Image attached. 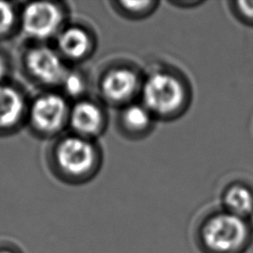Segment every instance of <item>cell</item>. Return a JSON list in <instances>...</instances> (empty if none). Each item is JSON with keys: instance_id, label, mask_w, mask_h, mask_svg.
Here are the masks:
<instances>
[{"instance_id": "6da1fadb", "label": "cell", "mask_w": 253, "mask_h": 253, "mask_svg": "<svg viewBox=\"0 0 253 253\" xmlns=\"http://www.w3.org/2000/svg\"><path fill=\"white\" fill-rule=\"evenodd\" d=\"M141 103L155 119L172 120L181 116L190 102V89L176 72L157 70L143 81Z\"/></svg>"}, {"instance_id": "7a4b0ae2", "label": "cell", "mask_w": 253, "mask_h": 253, "mask_svg": "<svg viewBox=\"0 0 253 253\" xmlns=\"http://www.w3.org/2000/svg\"><path fill=\"white\" fill-rule=\"evenodd\" d=\"M101 158L95 139L74 133L60 138L53 149V161L58 172L74 183L92 179L100 168Z\"/></svg>"}, {"instance_id": "3957f363", "label": "cell", "mask_w": 253, "mask_h": 253, "mask_svg": "<svg viewBox=\"0 0 253 253\" xmlns=\"http://www.w3.org/2000/svg\"><path fill=\"white\" fill-rule=\"evenodd\" d=\"M247 218L224 210L209 215L199 229V240L206 253H240L248 244Z\"/></svg>"}, {"instance_id": "277c9868", "label": "cell", "mask_w": 253, "mask_h": 253, "mask_svg": "<svg viewBox=\"0 0 253 253\" xmlns=\"http://www.w3.org/2000/svg\"><path fill=\"white\" fill-rule=\"evenodd\" d=\"M65 13L58 4L48 1L31 2L21 15V27L30 38L43 41L57 36L63 29Z\"/></svg>"}, {"instance_id": "5b68a950", "label": "cell", "mask_w": 253, "mask_h": 253, "mask_svg": "<svg viewBox=\"0 0 253 253\" xmlns=\"http://www.w3.org/2000/svg\"><path fill=\"white\" fill-rule=\"evenodd\" d=\"M70 107L65 98L48 92L37 97L32 103L29 118L32 126L42 134L53 135L68 125Z\"/></svg>"}, {"instance_id": "8992f818", "label": "cell", "mask_w": 253, "mask_h": 253, "mask_svg": "<svg viewBox=\"0 0 253 253\" xmlns=\"http://www.w3.org/2000/svg\"><path fill=\"white\" fill-rule=\"evenodd\" d=\"M142 80L136 70L127 65H116L102 75L99 90L103 99L114 106L124 107L140 94Z\"/></svg>"}, {"instance_id": "52a82bcc", "label": "cell", "mask_w": 253, "mask_h": 253, "mask_svg": "<svg viewBox=\"0 0 253 253\" xmlns=\"http://www.w3.org/2000/svg\"><path fill=\"white\" fill-rule=\"evenodd\" d=\"M25 66L34 79L46 86H60L68 71L58 51L44 45L34 46L27 51Z\"/></svg>"}, {"instance_id": "ba28073f", "label": "cell", "mask_w": 253, "mask_h": 253, "mask_svg": "<svg viewBox=\"0 0 253 253\" xmlns=\"http://www.w3.org/2000/svg\"><path fill=\"white\" fill-rule=\"evenodd\" d=\"M68 126L74 134L95 139L107 126V115L98 102L82 98L70 107Z\"/></svg>"}, {"instance_id": "9c48e42d", "label": "cell", "mask_w": 253, "mask_h": 253, "mask_svg": "<svg viewBox=\"0 0 253 253\" xmlns=\"http://www.w3.org/2000/svg\"><path fill=\"white\" fill-rule=\"evenodd\" d=\"M56 46L64 60L79 62L92 55L95 39L88 29L80 25H70L63 27L56 36Z\"/></svg>"}, {"instance_id": "30bf717a", "label": "cell", "mask_w": 253, "mask_h": 253, "mask_svg": "<svg viewBox=\"0 0 253 253\" xmlns=\"http://www.w3.org/2000/svg\"><path fill=\"white\" fill-rule=\"evenodd\" d=\"M155 118L140 102H132L122 107L118 124L123 134L130 138H140L149 133Z\"/></svg>"}, {"instance_id": "8fae6325", "label": "cell", "mask_w": 253, "mask_h": 253, "mask_svg": "<svg viewBox=\"0 0 253 253\" xmlns=\"http://www.w3.org/2000/svg\"><path fill=\"white\" fill-rule=\"evenodd\" d=\"M24 112L23 95L13 86L0 83V128H9L17 125Z\"/></svg>"}, {"instance_id": "7c38bea8", "label": "cell", "mask_w": 253, "mask_h": 253, "mask_svg": "<svg viewBox=\"0 0 253 253\" xmlns=\"http://www.w3.org/2000/svg\"><path fill=\"white\" fill-rule=\"evenodd\" d=\"M223 210L247 218L253 213V192L246 185L234 183L224 189L221 197Z\"/></svg>"}, {"instance_id": "4fadbf2b", "label": "cell", "mask_w": 253, "mask_h": 253, "mask_svg": "<svg viewBox=\"0 0 253 253\" xmlns=\"http://www.w3.org/2000/svg\"><path fill=\"white\" fill-rule=\"evenodd\" d=\"M113 9L128 20H141L151 15L157 8L158 1H113Z\"/></svg>"}, {"instance_id": "5bb4252c", "label": "cell", "mask_w": 253, "mask_h": 253, "mask_svg": "<svg viewBox=\"0 0 253 253\" xmlns=\"http://www.w3.org/2000/svg\"><path fill=\"white\" fill-rule=\"evenodd\" d=\"M60 86L62 87L65 96L75 99L76 101L85 98L84 95L86 94L88 88L87 79L82 71L69 69L66 72Z\"/></svg>"}, {"instance_id": "9a60e30c", "label": "cell", "mask_w": 253, "mask_h": 253, "mask_svg": "<svg viewBox=\"0 0 253 253\" xmlns=\"http://www.w3.org/2000/svg\"><path fill=\"white\" fill-rule=\"evenodd\" d=\"M231 11L240 21L253 25V1L238 0L230 3Z\"/></svg>"}, {"instance_id": "2e32d148", "label": "cell", "mask_w": 253, "mask_h": 253, "mask_svg": "<svg viewBox=\"0 0 253 253\" xmlns=\"http://www.w3.org/2000/svg\"><path fill=\"white\" fill-rule=\"evenodd\" d=\"M16 16L13 6L8 2L0 1V36L8 33L15 24Z\"/></svg>"}, {"instance_id": "e0dca14e", "label": "cell", "mask_w": 253, "mask_h": 253, "mask_svg": "<svg viewBox=\"0 0 253 253\" xmlns=\"http://www.w3.org/2000/svg\"><path fill=\"white\" fill-rule=\"evenodd\" d=\"M170 3L172 5H175V6H179V7H195V6H198V5H201L202 2L201 1H170Z\"/></svg>"}, {"instance_id": "ac0fdd59", "label": "cell", "mask_w": 253, "mask_h": 253, "mask_svg": "<svg viewBox=\"0 0 253 253\" xmlns=\"http://www.w3.org/2000/svg\"><path fill=\"white\" fill-rule=\"evenodd\" d=\"M0 253H22V252L15 245L0 244Z\"/></svg>"}, {"instance_id": "d6986e66", "label": "cell", "mask_w": 253, "mask_h": 253, "mask_svg": "<svg viewBox=\"0 0 253 253\" xmlns=\"http://www.w3.org/2000/svg\"><path fill=\"white\" fill-rule=\"evenodd\" d=\"M7 73V64L4 57L0 54V81L4 78Z\"/></svg>"}]
</instances>
